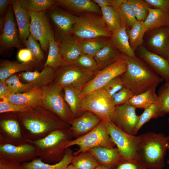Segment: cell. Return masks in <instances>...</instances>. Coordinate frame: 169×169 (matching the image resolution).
Instances as JSON below:
<instances>
[{
	"mask_svg": "<svg viewBox=\"0 0 169 169\" xmlns=\"http://www.w3.org/2000/svg\"><path fill=\"white\" fill-rule=\"evenodd\" d=\"M17 115L28 141L39 140L54 131L71 127L69 123L42 105Z\"/></svg>",
	"mask_w": 169,
	"mask_h": 169,
	"instance_id": "6da1fadb",
	"label": "cell"
},
{
	"mask_svg": "<svg viewBox=\"0 0 169 169\" xmlns=\"http://www.w3.org/2000/svg\"><path fill=\"white\" fill-rule=\"evenodd\" d=\"M169 149V136L149 131L137 136L136 160L145 169H162Z\"/></svg>",
	"mask_w": 169,
	"mask_h": 169,
	"instance_id": "7a4b0ae2",
	"label": "cell"
},
{
	"mask_svg": "<svg viewBox=\"0 0 169 169\" xmlns=\"http://www.w3.org/2000/svg\"><path fill=\"white\" fill-rule=\"evenodd\" d=\"M127 70L120 76L124 87L131 90L134 95L156 87L163 81L138 56L134 58L127 57Z\"/></svg>",
	"mask_w": 169,
	"mask_h": 169,
	"instance_id": "3957f363",
	"label": "cell"
},
{
	"mask_svg": "<svg viewBox=\"0 0 169 169\" xmlns=\"http://www.w3.org/2000/svg\"><path fill=\"white\" fill-rule=\"evenodd\" d=\"M73 136L70 128L56 130L43 138L27 141L35 147L38 157L45 162L53 164L62 159L65 150L62 149V147Z\"/></svg>",
	"mask_w": 169,
	"mask_h": 169,
	"instance_id": "277c9868",
	"label": "cell"
},
{
	"mask_svg": "<svg viewBox=\"0 0 169 169\" xmlns=\"http://www.w3.org/2000/svg\"><path fill=\"white\" fill-rule=\"evenodd\" d=\"M74 145L78 146L79 149L73 153L74 156L97 146L116 147L109 133L106 121L104 120H102L97 127L89 132L74 140L67 141L63 146L62 149L64 151Z\"/></svg>",
	"mask_w": 169,
	"mask_h": 169,
	"instance_id": "5b68a950",
	"label": "cell"
},
{
	"mask_svg": "<svg viewBox=\"0 0 169 169\" xmlns=\"http://www.w3.org/2000/svg\"><path fill=\"white\" fill-rule=\"evenodd\" d=\"M79 19L70 33L78 39L110 38L112 33L105 27L101 15L85 13L78 16Z\"/></svg>",
	"mask_w": 169,
	"mask_h": 169,
	"instance_id": "8992f818",
	"label": "cell"
},
{
	"mask_svg": "<svg viewBox=\"0 0 169 169\" xmlns=\"http://www.w3.org/2000/svg\"><path fill=\"white\" fill-rule=\"evenodd\" d=\"M41 89L43 92L42 104L43 107L67 123L75 119L64 100L63 88L53 82Z\"/></svg>",
	"mask_w": 169,
	"mask_h": 169,
	"instance_id": "52a82bcc",
	"label": "cell"
},
{
	"mask_svg": "<svg viewBox=\"0 0 169 169\" xmlns=\"http://www.w3.org/2000/svg\"><path fill=\"white\" fill-rule=\"evenodd\" d=\"M81 107L83 112H92L106 121L111 120L115 107L103 88L82 97Z\"/></svg>",
	"mask_w": 169,
	"mask_h": 169,
	"instance_id": "ba28073f",
	"label": "cell"
},
{
	"mask_svg": "<svg viewBox=\"0 0 169 169\" xmlns=\"http://www.w3.org/2000/svg\"><path fill=\"white\" fill-rule=\"evenodd\" d=\"M97 72L85 69L74 65H65L56 70L53 82L63 89L71 86L81 91L94 77Z\"/></svg>",
	"mask_w": 169,
	"mask_h": 169,
	"instance_id": "9c48e42d",
	"label": "cell"
},
{
	"mask_svg": "<svg viewBox=\"0 0 169 169\" xmlns=\"http://www.w3.org/2000/svg\"><path fill=\"white\" fill-rule=\"evenodd\" d=\"M127 67V57L123 55L114 63L98 71L94 77L81 89V97L103 88L112 79L125 72Z\"/></svg>",
	"mask_w": 169,
	"mask_h": 169,
	"instance_id": "30bf717a",
	"label": "cell"
},
{
	"mask_svg": "<svg viewBox=\"0 0 169 169\" xmlns=\"http://www.w3.org/2000/svg\"><path fill=\"white\" fill-rule=\"evenodd\" d=\"M0 120V143L16 145L28 142L18 120L17 113H2Z\"/></svg>",
	"mask_w": 169,
	"mask_h": 169,
	"instance_id": "8fae6325",
	"label": "cell"
},
{
	"mask_svg": "<svg viewBox=\"0 0 169 169\" xmlns=\"http://www.w3.org/2000/svg\"><path fill=\"white\" fill-rule=\"evenodd\" d=\"M106 122L110 138L118 148L123 159L136 160L137 136L124 132L116 127L111 121Z\"/></svg>",
	"mask_w": 169,
	"mask_h": 169,
	"instance_id": "7c38bea8",
	"label": "cell"
},
{
	"mask_svg": "<svg viewBox=\"0 0 169 169\" xmlns=\"http://www.w3.org/2000/svg\"><path fill=\"white\" fill-rule=\"evenodd\" d=\"M37 157L35 147L29 142L19 145L0 143V159L22 164Z\"/></svg>",
	"mask_w": 169,
	"mask_h": 169,
	"instance_id": "4fadbf2b",
	"label": "cell"
},
{
	"mask_svg": "<svg viewBox=\"0 0 169 169\" xmlns=\"http://www.w3.org/2000/svg\"><path fill=\"white\" fill-rule=\"evenodd\" d=\"M136 109L127 102L116 106L111 121L122 131L135 136L136 128L140 117V115L136 114Z\"/></svg>",
	"mask_w": 169,
	"mask_h": 169,
	"instance_id": "5bb4252c",
	"label": "cell"
},
{
	"mask_svg": "<svg viewBox=\"0 0 169 169\" xmlns=\"http://www.w3.org/2000/svg\"><path fill=\"white\" fill-rule=\"evenodd\" d=\"M143 45L148 50L167 59L169 54V26L147 31Z\"/></svg>",
	"mask_w": 169,
	"mask_h": 169,
	"instance_id": "9a60e30c",
	"label": "cell"
},
{
	"mask_svg": "<svg viewBox=\"0 0 169 169\" xmlns=\"http://www.w3.org/2000/svg\"><path fill=\"white\" fill-rule=\"evenodd\" d=\"M30 34L39 41L42 49L47 52L49 49V38L53 32L49 19L44 11L30 13Z\"/></svg>",
	"mask_w": 169,
	"mask_h": 169,
	"instance_id": "2e32d148",
	"label": "cell"
},
{
	"mask_svg": "<svg viewBox=\"0 0 169 169\" xmlns=\"http://www.w3.org/2000/svg\"><path fill=\"white\" fill-rule=\"evenodd\" d=\"M49 15L54 26L57 38L56 40L58 43H60L65 36L70 33L73 26L79 19L78 16L56 7L50 9Z\"/></svg>",
	"mask_w": 169,
	"mask_h": 169,
	"instance_id": "e0dca14e",
	"label": "cell"
},
{
	"mask_svg": "<svg viewBox=\"0 0 169 169\" xmlns=\"http://www.w3.org/2000/svg\"><path fill=\"white\" fill-rule=\"evenodd\" d=\"M136 55L144 61L158 75L169 82V63L165 58L148 50L143 45L135 51Z\"/></svg>",
	"mask_w": 169,
	"mask_h": 169,
	"instance_id": "ac0fdd59",
	"label": "cell"
},
{
	"mask_svg": "<svg viewBox=\"0 0 169 169\" xmlns=\"http://www.w3.org/2000/svg\"><path fill=\"white\" fill-rule=\"evenodd\" d=\"M13 13L11 4L5 16L4 25L0 36V45L3 48H19L21 46Z\"/></svg>",
	"mask_w": 169,
	"mask_h": 169,
	"instance_id": "d6986e66",
	"label": "cell"
},
{
	"mask_svg": "<svg viewBox=\"0 0 169 169\" xmlns=\"http://www.w3.org/2000/svg\"><path fill=\"white\" fill-rule=\"evenodd\" d=\"M102 120L89 111H85L79 117L69 122L73 136L76 138L89 132L100 123Z\"/></svg>",
	"mask_w": 169,
	"mask_h": 169,
	"instance_id": "ffe728a7",
	"label": "cell"
},
{
	"mask_svg": "<svg viewBox=\"0 0 169 169\" xmlns=\"http://www.w3.org/2000/svg\"><path fill=\"white\" fill-rule=\"evenodd\" d=\"M43 96L42 89L34 87L26 92L8 95L2 100L17 105L33 108L42 105Z\"/></svg>",
	"mask_w": 169,
	"mask_h": 169,
	"instance_id": "44dd1931",
	"label": "cell"
},
{
	"mask_svg": "<svg viewBox=\"0 0 169 169\" xmlns=\"http://www.w3.org/2000/svg\"><path fill=\"white\" fill-rule=\"evenodd\" d=\"M21 76L34 87L42 88L53 82L56 75V70L52 67L44 66L41 72L38 71L21 72Z\"/></svg>",
	"mask_w": 169,
	"mask_h": 169,
	"instance_id": "7402d4cb",
	"label": "cell"
},
{
	"mask_svg": "<svg viewBox=\"0 0 169 169\" xmlns=\"http://www.w3.org/2000/svg\"><path fill=\"white\" fill-rule=\"evenodd\" d=\"M11 4L16 20L20 41L25 45L30 34V13L22 6L18 0H12Z\"/></svg>",
	"mask_w": 169,
	"mask_h": 169,
	"instance_id": "603a6c76",
	"label": "cell"
},
{
	"mask_svg": "<svg viewBox=\"0 0 169 169\" xmlns=\"http://www.w3.org/2000/svg\"><path fill=\"white\" fill-rule=\"evenodd\" d=\"M55 1L57 6L79 15L88 13L102 15L100 8L93 0H57Z\"/></svg>",
	"mask_w": 169,
	"mask_h": 169,
	"instance_id": "cb8c5ba5",
	"label": "cell"
},
{
	"mask_svg": "<svg viewBox=\"0 0 169 169\" xmlns=\"http://www.w3.org/2000/svg\"><path fill=\"white\" fill-rule=\"evenodd\" d=\"M59 45V53L66 65H73L83 54L78 44L77 38L71 33L62 39Z\"/></svg>",
	"mask_w": 169,
	"mask_h": 169,
	"instance_id": "d4e9b609",
	"label": "cell"
},
{
	"mask_svg": "<svg viewBox=\"0 0 169 169\" xmlns=\"http://www.w3.org/2000/svg\"><path fill=\"white\" fill-rule=\"evenodd\" d=\"M96 158L100 165L113 167L124 160L116 147L99 146L88 151Z\"/></svg>",
	"mask_w": 169,
	"mask_h": 169,
	"instance_id": "484cf974",
	"label": "cell"
},
{
	"mask_svg": "<svg viewBox=\"0 0 169 169\" xmlns=\"http://www.w3.org/2000/svg\"><path fill=\"white\" fill-rule=\"evenodd\" d=\"M73 156L72 150L69 148L65 149L62 159L59 162L51 164L44 162L38 157L22 163L23 169H66L71 163Z\"/></svg>",
	"mask_w": 169,
	"mask_h": 169,
	"instance_id": "4316f807",
	"label": "cell"
},
{
	"mask_svg": "<svg viewBox=\"0 0 169 169\" xmlns=\"http://www.w3.org/2000/svg\"><path fill=\"white\" fill-rule=\"evenodd\" d=\"M112 7L116 13L123 27L130 29L137 21L127 0H111Z\"/></svg>",
	"mask_w": 169,
	"mask_h": 169,
	"instance_id": "83f0119b",
	"label": "cell"
},
{
	"mask_svg": "<svg viewBox=\"0 0 169 169\" xmlns=\"http://www.w3.org/2000/svg\"><path fill=\"white\" fill-rule=\"evenodd\" d=\"M123 55L112 43L102 48L94 57L100 70L117 61Z\"/></svg>",
	"mask_w": 169,
	"mask_h": 169,
	"instance_id": "f1b7e54d",
	"label": "cell"
},
{
	"mask_svg": "<svg viewBox=\"0 0 169 169\" xmlns=\"http://www.w3.org/2000/svg\"><path fill=\"white\" fill-rule=\"evenodd\" d=\"M34 68L33 62L19 63L8 60H1L0 63V80H6L16 73L32 71Z\"/></svg>",
	"mask_w": 169,
	"mask_h": 169,
	"instance_id": "f546056e",
	"label": "cell"
},
{
	"mask_svg": "<svg viewBox=\"0 0 169 169\" xmlns=\"http://www.w3.org/2000/svg\"><path fill=\"white\" fill-rule=\"evenodd\" d=\"M143 22L147 31L169 26V13L160 9L149 8L148 15Z\"/></svg>",
	"mask_w": 169,
	"mask_h": 169,
	"instance_id": "4dcf8cb0",
	"label": "cell"
},
{
	"mask_svg": "<svg viewBox=\"0 0 169 169\" xmlns=\"http://www.w3.org/2000/svg\"><path fill=\"white\" fill-rule=\"evenodd\" d=\"M126 30L121 27L113 33L110 38L112 44L123 54L134 58L137 56L130 46Z\"/></svg>",
	"mask_w": 169,
	"mask_h": 169,
	"instance_id": "1f68e13d",
	"label": "cell"
},
{
	"mask_svg": "<svg viewBox=\"0 0 169 169\" xmlns=\"http://www.w3.org/2000/svg\"><path fill=\"white\" fill-rule=\"evenodd\" d=\"M77 41L83 53L93 57L105 46L112 43L109 37L85 39L77 38Z\"/></svg>",
	"mask_w": 169,
	"mask_h": 169,
	"instance_id": "d6a6232c",
	"label": "cell"
},
{
	"mask_svg": "<svg viewBox=\"0 0 169 169\" xmlns=\"http://www.w3.org/2000/svg\"><path fill=\"white\" fill-rule=\"evenodd\" d=\"M47 58L44 66H49L55 70L66 65L59 53L60 45L54 38L53 33L49 38V49Z\"/></svg>",
	"mask_w": 169,
	"mask_h": 169,
	"instance_id": "836d02e7",
	"label": "cell"
},
{
	"mask_svg": "<svg viewBox=\"0 0 169 169\" xmlns=\"http://www.w3.org/2000/svg\"><path fill=\"white\" fill-rule=\"evenodd\" d=\"M64 99L69 107L74 118L80 116L83 112L81 109V91L71 86L64 88Z\"/></svg>",
	"mask_w": 169,
	"mask_h": 169,
	"instance_id": "e575fe53",
	"label": "cell"
},
{
	"mask_svg": "<svg viewBox=\"0 0 169 169\" xmlns=\"http://www.w3.org/2000/svg\"><path fill=\"white\" fill-rule=\"evenodd\" d=\"M156 88L152 87L142 93L134 95L127 103L136 108L145 109L158 102V97L156 93Z\"/></svg>",
	"mask_w": 169,
	"mask_h": 169,
	"instance_id": "d590c367",
	"label": "cell"
},
{
	"mask_svg": "<svg viewBox=\"0 0 169 169\" xmlns=\"http://www.w3.org/2000/svg\"><path fill=\"white\" fill-rule=\"evenodd\" d=\"M126 31L130 46L135 52L143 45L144 36L147 31L144 22L137 21L131 28L127 29Z\"/></svg>",
	"mask_w": 169,
	"mask_h": 169,
	"instance_id": "8d00e7d4",
	"label": "cell"
},
{
	"mask_svg": "<svg viewBox=\"0 0 169 169\" xmlns=\"http://www.w3.org/2000/svg\"><path fill=\"white\" fill-rule=\"evenodd\" d=\"M71 164L78 169H94L100 165L94 156L88 151L73 156Z\"/></svg>",
	"mask_w": 169,
	"mask_h": 169,
	"instance_id": "74e56055",
	"label": "cell"
},
{
	"mask_svg": "<svg viewBox=\"0 0 169 169\" xmlns=\"http://www.w3.org/2000/svg\"><path fill=\"white\" fill-rule=\"evenodd\" d=\"M103 22L107 29L112 33L122 27L120 21L112 7L101 9Z\"/></svg>",
	"mask_w": 169,
	"mask_h": 169,
	"instance_id": "f35d334b",
	"label": "cell"
},
{
	"mask_svg": "<svg viewBox=\"0 0 169 169\" xmlns=\"http://www.w3.org/2000/svg\"><path fill=\"white\" fill-rule=\"evenodd\" d=\"M23 7L30 12H40L57 6L55 0H19Z\"/></svg>",
	"mask_w": 169,
	"mask_h": 169,
	"instance_id": "ab89813d",
	"label": "cell"
},
{
	"mask_svg": "<svg viewBox=\"0 0 169 169\" xmlns=\"http://www.w3.org/2000/svg\"><path fill=\"white\" fill-rule=\"evenodd\" d=\"M137 21L144 22L149 13L150 5L145 0H127Z\"/></svg>",
	"mask_w": 169,
	"mask_h": 169,
	"instance_id": "60d3db41",
	"label": "cell"
},
{
	"mask_svg": "<svg viewBox=\"0 0 169 169\" xmlns=\"http://www.w3.org/2000/svg\"><path fill=\"white\" fill-rule=\"evenodd\" d=\"M161 105L158 102L153 104L144 109L143 113L140 115V118L136 129L137 133L139 130L146 123L152 118L160 116Z\"/></svg>",
	"mask_w": 169,
	"mask_h": 169,
	"instance_id": "b9f144b4",
	"label": "cell"
},
{
	"mask_svg": "<svg viewBox=\"0 0 169 169\" xmlns=\"http://www.w3.org/2000/svg\"><path fill=\"white\" fill-rule=\"evenodd\" d=\"M6 82L9 90L8 95L26 92L34 87L29 84L22 83L20 80V77L16 74L10 77Z\"/></svg>",
	"mask_w": 169,
	"mask_h": 169,
	"instance_id": "7bdbcfd3",
	"label": "cell"
},
{
	"mask_svg": "<svg viewBox=\"0 0 169 169\" xmlns=\"http://www.w3.org/2000/svg\"><path fill=\"white\" fill-rule=\"evenodd\" d=\"M158 96L161 105L160 116L169 113V88L165 83L159 88Z\"/></svg>",
	"mask_w": 169,
	"mask_h": 169,
	"instance_id": "ee69618b",
	"label": "cell"
},
{
	"mask_svg": "<svg viewBox=\"0 0 169 169\" xmlns=\"http://www.w3.org/2000/svg\"><path fill=\"white\" fill-rule=\"evenodd\" d=\"M73 65L88 70L96 72L100 70L94 57L84 54L77 59Z\"/></svg>",
	"mask_w": 169,
	"mask_h": 169,
	"instance_id": "f6af8a7d",
	"label": "cell"
},
{
	"mask_svg": "<svg viewBox=\"0 0 169 169\" xmlns=\"http://www.w3.org/2000/svg\"><path fill=\"white\" fill-rule=\"evenodd\" d=\"M25 45L32 54L34 61L39 62L43 60L44 55L41 47L30 34Z\"/></svg>",
	"mask_w": 169,
	"mask_h": 169,
	"instance_id": "bcb514c9",
	"label": "cell"
},
{
	"mask_svg": "<svg viewBox=\"0 0 169 169\" xmlns=\"http://www.w3.org/2000/svg\"><path fill=\"white\" fill-rule=\"evenodd\" d=\"M134 95L129 89L124 87L111 97L112 101L115 106L127 103Z\"/></svg>",
	"mask_w": 169,
	"mask_h": 169,
	"instance_id": "7dc6e473",
	"label": "cell"
},
{
	"mask_svg": "<svg viewBox=\"0 0 169 169\" xmlns=\"http://www.w3.org/2000/svg\"><path fill=\"white\" fill-rule=\"evenodd\" d=\"M33 108L16 105L7 101L1 100L0 102V113H22L28 111Z\"/></svg>",
	"mask_w": 169,
	"mask_h": 169,
	"instance_id": "c3c4849f",
	"label": "cell"
},
{
	"mask_svg": "<svg viewBox=\"0 0 169 169\" xmlns=\"http://www.w3.org/2000/svg\"><path fill=\"white\" fill-rule=\"evenodd\" d=\"M124 87V84L119 75L112 79L103 88L111 97Z\"/></svg>",
	"mask_w": 169,
	"mask_h": 169,
	"instance_id": "681fc988",
	"label": "cell"
},
{
	"mask_svg": "<svg viewBox=\"0 0 169 169\" xmlns=\"http://www.w3.org/2000/svg\"><path fill=\"white\" fill-rule=\"evenodd\" d=\"M113 169H145L136 160H123L113 167Z\"/></svg>",
	"mask_w": 169,
	"mask_h": 169,
	"instance_id": "f907efd6",
	"label": "cell"
},
{
	"mask_svg": "<svg viewBox=\"0 0 169 169\" xmlns=\"http://www.w3.org/2000/svg\"><path fill=\"white\" fill-rule=\"evenodd\" d=\"M151 7L169 13V0H145Z\"/></svg>",
	"mask_w": 169,
	"mask_h": 169,
	"instance_id": "816d5d0a",
	"label": "cell"
},
{
	"mask_svg": "<svg viewBox=\"0 0 169 169\" xmlns=\"http://www.w3.org/2000/svg\"><path fill=\"white\" fill-rule=\"evenodd\" d=\"M17 57L18 60L22 63L34 62L32 55L27 48L20 49L18 52Z\"/></svg>",
	"mask_w": 169,
	"mask_h": 169,
	"instance_id": "f5cc1de1",
	"label": "cell"
},
{
	"mask_svg": "<svg viewBox=\"0 0 169 169\" xmlns=\"http://www.w3.org/2000/svg\"><path fill=\"white\" fill-rule=\"evenodd\" d=\"M0 169H23L21 164L9 161L0 159Z\"/></svg>",
	"mask_w": 169,
	"mask_h": 169,
	"instance_id": "db71d44e",
	"label": "cell"
},
{
	"mask_svg": "<svg viewBox=\"0 0 169 169\" xmlns=\"http://www.w3.org/2000/svg\"><path fill=\"white\" fill-rule=\"evenodd\" d=\"M9 90L6 80H0V98L2 99L8 95Z\"/></svg>",
	"mask_w": 169,
	"mask_h": 169,
	"instance_id": "11a10c76",
	"label": "cell"
},
{
	"mask_svg": "<svg viewBox=\"0 0 169 169\" xmlns=\"http://www.w3.org/2000/svg\"><path fill=\"white\" fill-rule=\"evenodd\" d=\"M93 1L98 6L100 9L106 7H112L111 0H93Z\"/></svg>",
	"mask_w": 169,
	"mask_h": 169,
	"instance_id": "9f6ffc18",
	"label": "cell"
},
{
	"mask_svg": "<svg viewBox=\"0 0 169 169\" xmlns=\"http://www.w3.org/2000/svg\"><path fill=\"white\" fill-rule=\"evenodd\" d=\"M12 0H0V12L3 13L7 7L10 5Z\"/></svg>",
	"mask_w": 169,
	"mask_h": 169,
	"instance_id": "6f0895ef",
	"label": "cell"
},
{
	"mask_svg": "<svg viewBox=\"0 0 169 169\" xmlns=\"http://www.w3.org/2000/svg\"><path fill=\"white\" fill-rule=\"evenodd\" d=\"M94 169H113V168L108 166L100 165Z\"/></svg>",
	"mask_w": 169,
	"mask_h": 169,
	"instance_id": "680465c9",
	"label": "cell"
},
{
	"mask_svg": "<svg viewBox=\"0 0 169 169\" xmlns=\"http://www.w3.org/2000/svg\"><path fill=\"white\" fill-rule=\"evenodd\" d=\"M66 169H78L76 168L74 166L70 164H69V165L66 168Z\"/></svg>",
	"mask_w": 169,
	"mask_h": 169,
	"instance_id": "91938a15",
	"label": "cell"
},
{
	"mask_svg": "<svg viewBox=\"0 0 169 169\" xmlns=\"http://www.w3.org/2000/svg\"><path fill=\"white\" fill-rule=\"evenodd\" d=\"M165 84L166 85V86L169 88V82L168 83H165Z\"/></svg>",
	"mask_w": 169,
	"mask_h": 169,
	"instance_id": "94428289",
	"label": "cell"
},
{
	"mask_svg": "<svg viewBox=\"0 0 169 169\" xmlns=\"http://www.w3.org/2000/svg\"><path fill=\"white\" fill-rule=\"evenodd\" d=\"M167 60L168 61L169 63V55H168V56H167Z\"/></svg>",
	"mask_w": 169,
	"mask_h": 169,
	"instance_id": "6125c7cd",
	"label": "cell"
},
{
	"mask_svg": "<svg viewBox=\"0 0 169 169\" xmlns=\"http://www.w3.org/2000/svg\"><path fill=\"white\" fill-rule=\"evenodd\" d=\"M167 163L168 164H169V159L168 160V161H167Z\"/></svg>",
	"mask_w": 169,
	"mask_h": 169,
	"instance_id": "be15d7a7",
	"label": "cell"
},
{
	"mask_svg": "<svg viewBox=\"0 0 169 169\" xmlns=\"http://www.w3.org/2000/svg\"><path fill=\"white\" fill-rule=\"evenodd\" d=\"M168 122H169V118H168Z\"/></svg>",
	"mask_w": 169,
	"mask_h": 169,
	"instance_id": "e7e4bbea",
	"label": "cell"
}]
</instances>
